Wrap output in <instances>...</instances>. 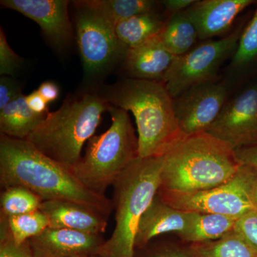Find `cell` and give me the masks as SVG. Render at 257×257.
I'll return each instance as SVG.
<instances>
[{
    "mask_svg": "<svg viewBox=\"0 0 257 257\" xmlns=\"http://www.w3.org/2000/svg\"><path fill=\"white\" fill-rule=\"evenodd\" d=\"M25 99L29 108L35 114L46 116L49 112L47 106L48 103L42 98L37 90L25 96Z\"/></svg>",
    "mask_w": 257,
    "mask_h": 257,
    "instance_id": "obj_33",
    "label": "cell"
},
{
    "mask_svg": "<svg viewBox=\"0 0 257 257\" xmlns=\"http://www.w3.org/2000/svg\"><path fill=\"white\" fill-rule=\"evenodd\" d=\"M192 212L176 209L155 196L144 213L135 238V250L147 246L154 238L166 233L184 232L190 224Z\"/></svg>",
    "mask_w": 257,
    "mask_h": 257,
    "instance_id": "obj_16",
    "label": "cell"
},
{
    "mask_svg": "<svg viewBox=\"0 0 257 257\" xmlns=\"http://www.w3.org/2000/svg\"><path fill=\"white\" fill-rule=\"evenodd\" d=\"M0 184L22 187L43 201H69L109 216L112 202L88 189L70 168L52 160L27 140L0 136Z\"/></svg>",
    "mask_w": 257,
    "mask_h": 257,
    "instance_id": "obj_1",
    "label": "cell"
},
{
    "mask_svg": "<svg viewBox=\"0 0 257 257\" xmlns=\"http://www.w3.org/2000/svg\"><path fill=\"white\" fill-rule=\"evenodd\" d=\"M77 45L88 78L100 77L120 60L128 48L119 41L114 27L80 2H75Z\"/></svg>",
    "mask_w": 257,
    "mask_h": 257,
    "instance_id": "obj_9",
    "label": "cell"
},
{
    "mask_svg": "<svg viewBox=\"0 0 257 257\" xmlns=\"http://www.w3.org/2000/svg\"><path fill=\"white\" fill-rule=\"evenodd\" d=\"M45 117L29 108L23 94L0 109V132L10 138L26 140Z\"/></svg>",
    "mask_w": 257,
    "mask_h": 257,
    "instance_id": "obj_20",
    "label": "cell"
},
{
    "mask_svg": "<svg viewBox=\"0 0 257 257\" xmlns=\"http://www.w3.org/2000/svg\"><path fill=\"white\" fill-rule=\"evenodd\" d=\"M1 5L38 24L49 41L58 50L67 48L73 38L66 0H2Z\"/></svg>",
    "mask_w": 257,
    "mask_h": 257,
    "instance_id": "obj_12",
    "label": "cell"
},
{
    "mask_svg": "<svg viewBox=\"0 0 257 257\" xmlns=\"http://www.w3.org/2000/svg\"><path fill=\"white\" fill-rule=\"evenodd\" d=\"M80 257H96V256H83Z\"/></svg>",
    "mask_w": 257,
    "mask_h": 257,
    "instance_id": "obj_37",
    "label": "cell"
},
{
    "mask_svg": "<svg viewBox=\"0 0 257 257\" xmlns=\"http://www.w3.org/2000/svg\"><path fill=\"white\" fill-rule=\"evenodd\" d=\"M104 241L102 234L51 227L29 240L34 257L96 256Z\"/></svg>",
    "mask_w": 257,
    "mask_h": 257,
    "instance_id": "obj_13",
    "label": "cell"
},
{
    "mask_svg": "<svg viewBox=\"0 0 257 257\" xmlns=\"http://www.w3.org/2000/svg\"><path fill=\"white\" fill-rule=\"evenodd\" d=\"M143 254L139 257H197L190 249L175 247L173 246H154L142 248Z\"/></svg>",
    "mask_w": 257,
    "mask_h": 257,
    "instance_id": "obj_31",
    "label": "cell"
},
{
    "mask_svg": "<svg viewBox=\"0 0 257 257\" xmlns=\"http://www.w3.org/2000/svg\"><path fill=\"white\" fill-rule=\"evenodd\" d=\"M234 231L257 250V211H251L236 221Z\"/></svg>",
    "mask_w": 257,
    "mask_h": 257,
    "instance_id": "obj_29",
    "label": "cell"
},
{
    "mask_svg": "<svg viewBox=\"0 0 257 257\" xmlns=\"http://www.w3.org/2000/svg\"><path fill=\"white\" fill-rule=\"evenodd\" d=\"M189 248L197 257H257V250L234 229L216 241L191 243Z\"/></svg>",
    "mask_w": 257,
    "mask_h": 257,
    "instance_id": "obj_23",
    "label": "cell"
},
{
    "mask_svg": "<svg viewBox=\"0 0 257 257\" xmlns=\"http://www.w3.org/2000/svg\"><path fill=\"white\" fill-rule=\"evenodd\" d=\"M40 210L46 216L51 228L102 234L107 226V216L75 202L44 201Z\"/></svg>",
    "mask_w": 257,
    "mask_h": 257,
    "instance_id": "obj_15",
    "label": "cell"
},
{
    "mask_svg": "<svg viewBox=\"0 0 257 257\" xmlns=\"http://www.w3.org/2000/svg\"><path fill=\"white\" fill-rule=\"evenodd\" d=\"M163 157H139L114 184L115 227L96 257H135V238L140 219L161 185Z\"/></svg>",
    "mask_w": 257,
    "mask_h": 257,
    "instance_id": "obj_5",
    "label": "cell"
},
{
    "mask_svg": "<svg viewBox=\"0 0 257 257\" xmlns=\"http://www.w3.org/2000/svg\"><path fill=\"white\" fill-rule=\"evenodd\" d=\"M23 60L10 46L3 28L0 30V74L13 76L19 70Z\"/></svg>",
    "mask_w": 257,
    "mask_h": 257,
    "instance_id": "obj_28",
    "label": "cell"
},
{
    "mask_svg": "<svg viewBox=\"0 0 257 257\" xmlns=\"http://www.w3.org/2000/svg\"><path fill=\"white\" fill-rule=\"evenodd\" d=\"M23 94L18 82L9 76H2L0 78V109Z\"/></svg>",
    "mask_w": 257,
    "mask_h": 257,
    "instance_id": "obj_30",
    "label": "cell"
},
{
    "mask_svg": "<svg viewBox=\"0 0 257 257\" xmlns=\"http://www.w3.org/2000/svg\"><path fill=\"white\" fill-rule=\"evenodd\" d=\"M41 198L29 189L11 187L3 189L0 197L1 214L5 216L21 215L40 210Z\"/></svg>",
    "mask_w": 257,
    "mask_h": 257,
    "instance_id": "obj_24",
    "label": "cell"
},
{
    "mask_svg": "<svg viewBox=\"0 0 257 257\" xmlns=\"http://www.w3.org/2000/svg\"><path fill=\"white\" fill-rule=\"evenodd\" d=\"M207 133L235 150L257 142V85L225 103Z\"/></svg>",
    "mask_w": 257,
    "mask_h": 257,
    "instance_id": "obj_11",
    "label": "cell"
},
{
    "mask_svg": "<svg viewBox=\"0 0 257 257\" xmlns=\"http://www.w3.org/2000/svg\"><path fill=\"white\" fill-rule=\"evenodd\" d=\"M256 169L241 165L237 173L225 183L207 190L177 192L159 189L163 202L181 211L223 214L239 218L257 211L252 188Z\"/></svg>",
    "mask_w": 257,
    "mask_h": 257,
    "instance_id": "obj_7",
    "label": "cell"
},
{
    "mask_svg": "<svg viewBox=\"0 0 257 257\" xmlns=\"http://www.w3.org/2000/svg\"><path fill=\"white\" fill-rule=\"evenodd\" d=\"M111 124L107 131L88 141L85 154L71 167L79 182L95 194L106 196V189L138 158V137L128 112L111 106Z\"/></svg>",
    "mask_w": 257,
    "mask_h": 257,
    "instance_id": "obj_6",
    "label": "cell"
},
{
    "mask_svg": "<svg viewBox=\"0 0 257 257\" xmlns=\"http://www.w3.org/2000/svg\"><path fill=\"white\" fill-rule=\"evenodd\" d=\"M229 87L216 80L193 86L173 98L174 111L184 136L207 133L227 101Z\"/></svg>",
    "mask_w": 257,
    "mask_h": 257,
    "instance_id": "obj_10",
    "label": "cell"
},
{
    "mask_svg": "<svg viewBox=\"0 0 257 257\" xmlns=\"http://www.w3.org/2000/svg\"><path fill=\"white\" fill-rule=\"evenodd\" d=\"M257 62V9L243 28L237 48L231 58V67L236 70L248 68Z\"/></svg>",
    "mask_w": 257,
    "mask_h": 257,
    "instance_id": "obj_26",
    "label": "cell"
},
{
    "mask_svg": "<svg viewBox=\"0 0 257 257\" xmlns=\"http://www.w3.org/2000/svg\"><path fill=\"white\" fill-rule=\"evenodd\" d=\"M160 37L175 57L187 53L199 40L197 29L185 11L171 15Z\"/></svg>",
    "mask_w": 257,
    "mask_h": 257,
    "instance_id": "obj_22",
    "label": "cell"
},
{
    "mask_svg": "<svg viewBox=\"0 0 257 257\" xmlns=\"http://www.w3.org/2000/svg\"><path fill=\"white\" fill-rule=\"evenodd\" d=\"M194 3V0H165L162 2V5L172 15L185 11Z\"/></svg>",
    "mask_w": 257,
    "mask_h": 257,
    "instance_id": "obj_35",
    "label": "cell"
},
{
    "mask_svg": "<svg viewBox=\"0 0 257 257\" xmlns=\"http://www.w3.org/2000/svg\"><path fill=\"white\" fill-rule=\"evenodd\" d=\"M114 27L137 15L157 11L159 3L152 0H84L79 1Z\"/></svg>",
    "mask_w": 257,
    "mask_h": 257,
    "instance_id": "obj_21",
    "label": "cell"
},
{
    "mask_svg": "<svg viewBox=\"0 0 257 257\" xmlns=\"http://www.w3.org/2000/svg\"><path fill=\"white\" fill-rule=\"evenodd\" d=\"M37 92L47 103L57 100L60 95V89L55 83L45 82L37 89Z\"/></svg>",
    "mask_w": 257,
    "mask_h": 257,
    "instance_id": "obj_34",
    "label": "cell"
},
{
    "mask_svg": "<svg viewBox=\"0 0 257 257\" xmlns=\"http://www.w3.org/2000/svg\"><path fill=\"white\" fill-rule=\"evenodd\" d=\"M242 25L219 40H207L183 55L176 57L162 82L172 98L197 84L217 79L223 63L232 57L243 30Z\"/></svg>",
    "mask_w": 257,
    "mask_h": 257,
    "instance_id": "obj_8",
    "label": "cell"
},
{
    "mask_svg": "<svg viewBox=\"0 0 257 257\" xmlns=\"http://www.w3.org/2000/svg\"><path fill=\"white\" fill-rule=\"evenodd\" d=\"M111 106L131 111L138 126L139 156H165L185 138L179 127L173 98L163 83L130 78L105 89Z\"/></svg>",
    "mask_w": 257,
    "mask_h": 257,
    "instance_id": "obj_2",
    "label": "cell"
},
{
    "mask_svg": "<svg viewBox=\"0 0 257 257\" xmlns=\"http://www.w3.org/2000/svg\"><path fill=\"white\" fill-rule=\"evenodd\" d=\"M192 213L188 228L178 234L181 239L191 243L208 242L221 239L234 229L239 219L223 214Z\"/></svg>",
    "mask_w": 257,
    "mask_h": 257,
    "instance_id": "obj_19",
    "label": "cell"
},
{
    "mask_svg": "<svg viewBox=\"0 0 257 257\" xmlns=\"http://www.w3.org/2000/svg\"><path fill=\"white\" fill-rule=\"evenodd\" d=\"M236 159L241 165L257 170V142L234 150Z\"/></svg>",
    "mask_w": 257,
    "mask_h": 257,
    "instance_id": "obj_32",
    "label": "cell"
},
{
    "mask_svg": "<svg viewBox=\"0 0 257 257\" xmlns=\"http://www.w3.org/2000/svg\"><path fill=\"white\" fill-rule=\"evenodd\" d=\"M241 164L229 143L202 133L185 137L163 156L162 190H207L229 181Z\"/></svg>",
    "mask_w": 257,
    "mask_h": 257,
    "instance_id": "obj_3",
    "label": "cell"
},
{
    "mask_svg": "<svg viewBox=\"0 0 257 257\" xmlns=\"http://www.w3.org/2000/svg\"><path fill=\"white\" fill-rule=\"evenodd\" d=\"M167 20L156 12L137 15L115 26V33L119 41L128 49L135 48L160 36Z\"/></svg>",
    "mask_w": 257,
    "mask_h": 257,
    "instance_id": "obj_18",
    "label": "cell"
},
{
    "mask_svg": "<svg viewBox=\"0 0 257 257\" xmlns=\"http://www.w3.org/2000/svg\"><path fill=\"white\" fill-rule=\"evenodd\" d=\"M175 57L158 36L140 46L128 49L125 68L132 78L162 82Z\"/></svg>",
    "mask_w": 257,
    "mask_h": 257,
    "instance_id": "obj_17",
    "label": "cell"
},
{
    "mask_svg": "<svg viewBox=\"0 0 257 257\" xmlns=\"http://www.w3.org/2000/svg\"><path fill=\"white\" fill-rule=\"evenodd\" d=\"M3 216L6 218L13 239L18 244L38 236L49 227L48 219L40 210L21 215Z\"/></svg>",
    "mask_w": 257,
    "mask_h": 257,
    "instance_id": "obj_25",
    "label": "cell"
},
{
    "mask_svg": "<svg viewBox=\"0 0 257 257\" xmlns=\"http://www.w3.org/2000/svg\"><path fill=\"white\" fill-rule=\"evenodd\" d=\"M254 3L251 0H202L185 10L197 29L199 39L209 40L228 31L235 19Z\"/></svg>",
    "mask_w": 257,
    "mask_h": 257,
    "instance_id": "obj_14",
    "label": "cell"
},
{
    "mask_svg": "<svg viewBox=\"0 0 257 257\" xmlns=\"http://www.w3.org/2000/svg\"><path fill=\"white\" fill-rule=\"evenodd\" d=\"M110 106L97 94L72 96L60 109L47 113L26 140L44 155L71 168L82 159L84 143L94 136L103 113Z\"/></svg>",
    "mask_w": 257,
    "mask_h": 257,
    "instance_id": "obj_4",
    "label": "cell"
},
{
    "mask_svg": "<svg viewBox=\"0 0 257 257\" xmlns=\"http://www.w3.org/2000/svg\"><path fill=\"white\" fill-rule=\"evenodd\" d=\"M252 198L253 204H254L255 207H256L257 210V175L253 184Z\"/></svg>",
    "mask_w": 257,
    "mask_h": 257,
    "instance_id": "obj_36",
    "label": "cell"
},
{
    "mask_svg": "<svg viewBox=\"0 0 257 257\" xmlns=\"http://www.w3.org/2000/svg\"><path fill=\"white\" fill-rule=\"evenodd\" d=\"M0 257H34L29 241L18 244L8 228L5 216L0 215Z\"/></svg>",
    "mask_w": 257,
    "mask_h": 257,
    "instance_id": "obj_27",
    "label": "cell"
}]
</instances>
